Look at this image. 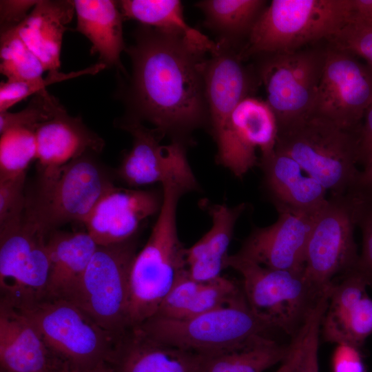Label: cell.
<instances>
[{"label": "cell", "mask_w": 372, "mask_h": 372, "mask_svg": "<svg viewBox=\"0 0 372 372\" xmlns=\"http://www.w3.org/2000/svg\"><path fill=\"white\" fill-rule=\"evenodd\" d=\"M125 51L132 65L126 96L130 118L148 121L162 136L184 143L192 131L209 125L207 53L181 37L143 25Z\"/></svg>", "instance_id": "1"}, {"label": "cell", "mask_w": 372, "mask_h": 372, "mask_svg": "<svg viewBox=\"0 0 372 372\" xmlns=\"http://www.w3.org/2000/svg\"><path fill=\"white\" fill-rule=\"evenodd\" d=\"M161 185L163 200L157 220L131 267L130 320L132 327L156 313L178 275L187 268L186 248L177 231V208L185 194L197 189V180L187 165Z\"/></svg>", "instance_id": "2"}, {"label": "cell", "mask_w": 372, "mask_h": 372, "mask_svg": "<svg viewBox=\"0 0 372 372\" xmlns=\"http://www.w3.org/2000/svg\"><path fill=\"white\" fill-rule=\"evenodd\" d=\"M360 130L311 114L278 128L276 148L293 158L331 196L351 191L360 163Z\"/></svg>", "instance_id": "3"}, {"label": "cell", "mask_w": 372, "mask_h": 372, "mask_svg": "<svg viewBox=\"0 0 372 372\" xmlns=\"http://www.w3.org/2000/svg\"><path fill=\"white\" fill-rule=\"evenodd\" d=\"M353 0H273L239 50L242 59L293 52L329 41L351 21Z\"/></svg>", "instance_id": "4"}, {"label": "cell", "mask_w": 372, "mask_h": 372, "mask_svg": "<svg viewBox=\"0 0 372 372\" xmlns=\"http://www.w3.org/2000/svg\"><path fill=\"white\" fill-rule=\"evenodd\" d=\"M114 186L102 167L85 153L54 171L41 174L35 194L26 200L23 220L45 236L68 223H83Z\"/></svg>", "instance_id": "5"}, {"label": "cell", "mask_w": 372, "mask_h": 372, "mask_svg": "<svg viewBox=\"0 0 372 372\" xmlns=\"http://www.w3.org/2000/svg\"><path fill=\"white\" fill-rule=\"evenodd\" d=\"M13 308L29 320L69 372L106 362L119 339L65 299L44 297Z\"/></svg>", "instance_id": "6"}, {"label": "cell", "mask_w": 372, "mask_h": 372, "mask_svg": "<svg viewBox=\"0 0 372 372\" xmlns=\"http://www.w3.org/2000/svg\"><path fill=\"white\" fill-rule=\"evenodd\" d=\"M137 326L157 340L205 356L242 347L272 329L251 310L245 297L194 318L152 316Z\"/></svg>", "instance_id": "7"}, {"label": "cell", "mask_w": 372, "mask_h": 372, "mask_svg": "<svg viewBox=\"0 0 372 372\" xmlns=\"http://www.w3.org/2000/svg\"><path fill=\"white\" fill-rule=\"evenodd\" d=\"M135 238L98 246L82 277L65 300L120 338L130 320V276L136 255Z\"/></svg>", "instance_id": "8"}, {"label": "cell", "mask_w": 372, "mask_h": 372, "mask_svg": "<svg viewBox=\"0 0 372 372\" xmlns=\"http://www.w3.org/2000/svg\"><path fill=\"white\" fill-rule=\"evenodd\" d=\"M227 267L242 277V291L251 310L269 324L292 336L309 310L322 293H318L304 272L273 269L235 254Z\"/></svg>", "instance_id": "9"}, {"label": "cell", "mask_w": 372, "mask_h": 372, "mask_svg": "<svg viewBox=\"0 0 372 372\" xmlns=\"http://www.w3.org/2000/svg\"><path fill=\"white\" fill-rule=\"evenodd\" d=\"M358 198L353 193L331 196L318 211L307 245L304 275L319 294L340 273L355 269L359 254L354 238Z\"/></svg>", "instance_id": "10"}, {"label": "cell", "mask_w": 372, "mask_h": 372, "mask_svg": "<svg viewBox=\"0 0 372 372\" xmlns=\"http://www.w3.org/2000/svg\"><path fill=\"white\" fill-rule=\"evenodd\" d=\"M325 52L326 48H304L261 56L256 74L278 128L313 113Z\"/></svg>", "instance_id": "11"}, {"label": "cell", "mask_w": 372, "mask_h": 372, "mask_svg": "<svg viewBox=\"0 0 372 372\" xmlns=\"http://www.w3.org/2000/svg\"><path fill=\"white\" fill-rule=\"evenodd\" d=\"M50 267L45 235L23 218L0 227L1 302L17 307L44 298Z\"/></svg>", "instance_id": "12"}, {"label": "cell", "mask_w": 372, "mask_h": 372, "mask_svg": "<svg viewBox=\"0 0 372 372\" xmlns=\"http://www.w3.org/2000/svg\"><path fill=\"white\" fill-rule=\"evenodd\" d=\"M349 52L329 46L313 114L351 130H360L372 101V68Z\"/></svg>", "instance_id": "13"}, {"label": "cell", "mask_w": 372, "mask_h": 372, "mask_svg": "<svg viewBox=\"0 0 372 372\" xmlns=\"http://www.w3.org/2000/svg\"><path fill=\"white\" fill-rule=\"evenodd\" d=\"M278 128L274 114L266 103L253 96L243 99L232 112L227 127L215 142L216 160L235 176L243 177L259 165L261 156L276 147Z\"/></svg>", "instance_id": "14"}, {"label": "cell", "mask_w": 372, "mask_h": 372, "mask_svg": "<svg viewBox=\"0 0 372 372\" xmlns=\"http://www.w3.org/2000/svg\"><path fill=\"white\" fill-rule=\"evenodd\" d=\"M276 207L277 220L252 230L236 254L267 268L304 271L307 245L320 209L311 213Z\"/></svg>", "instance_id": "15"}, {"label": "cell", "mask_w": 372, "mask_h": 372, "mask_svg": "<svg viewBox=\"0 0 372 372\" xmlns=\"http://www.w3.org/2000/svg\"><path fill=\"white\" fill-rule=\"evenodd\" d=\"M216 43L205 73L209 125L214 141L225 132L236 105L251 96L258 80L257 74L244 64L238 48L221 41Z\"/></svg>", "instance_id": "16"}, {"label": "cell", "mask_w": 372, "mask_h": 372, "mask_svg": "<svg viewBox=\"0 0 372 372\" xmlns=\"http://www.w3.org/2000/svg\"><path fill=\"white\" fill-rule=\"evenodd\" d=\"M163 195L156 192L115 185L96 203L83 224L98 246L134 238L141 223L158 213Z\"/></svg>", "instance_id": "17"}, {"label": "cell", "mask_w": 372, "mask_h": 372, "mask_svg": "<svg viewBox=\"0 0 372 372\" xmlns=\"http://www.w3.org/2000/svg\"><path fill=\"white\" fill-rule=\"evenodd\" d=\"M132 136V146L118 169V176L130 187L163 183L170 175L188 163L185 143L172 141L161 145L163 136L141 121L129 117L120 123Z\"/></svg>", "instance_id": "18"}, {"label": "cell", "mask_w": 372, "mask_h": 372, "mask_svg": "<svg viewBox=\"0 0 372 372\" xmlns=\"http://www.w3.org/2000/svg\"><path fill=\"white\" fill-rule=\"evenodd\" d=\"M366 280L352 270L331 286L321 330L326 341L346 342L360 347L372 334V299Z\"/></svg>", "instance_id": "19"}, {"label": "cell", "mask_w": 372, "mask_h": 372, "mask_svg": "<svg viewBox=\"0 0 372 372\" xmlns=\"http://www.w3.org/2000/svg\"><path fill=\"white\" fill-rule=\"evenodd\" d=\"M206 358L157 340L135 326L117 340L106 362L114 372H199Z\"/></svg>", "instance_id": "20"}, {"label": "cell", "mask_w": 372, "mask_h": 372, "mask_svg": "<svg viewBox=\"0 0 372 372\" xmlns=\"http://www.w3.org/2000/svg\"><path fill=\"white\" fill-rule=\"evenodd\" d=\"M1 372H69L29 320L0 303Z\"/></svg>", "instance_id": "21"}, {"label": "cell", "mask_w": 372, "mask_h": 372, "mask_svg": "<svg viewBox=\"0 0 372 372\" xmlns=\"http://www.w3.org/2000/svg\"><path fill=\"white\" fill-rule=\"evenodd\" d=\"M265 186L276 207L317 212L328 202L327 189L290 156L275 149L259 160Z\"/></svg>", "instance_id": "22"}, {"label": "cell", "mask_w": 372, "mask_h": 372, "mask_svg": "<svg viewBox=\"0 0 372 372\" xmlns=\"http://www.w3.org/2000/svg\"><path fill=\"white\" fill-rule=\"evenodd\" d=\"M37 156L41 174L50 172L87 152L99 153L104 141L65 110L41 124L35 131Z\"/></svg>", "instance_id": "23"}, {"label": "cell", "mask_w": 372, "mask_h": 372, "mask_svg": "<svg viewBox=\"0 0 372 372\" xmlns=\"http://www.w3.org/2000/svg\"><path fill=\"white\" fill-rule=\"evenodd\" d=\"M245 297L242 289L226 277L208 282L192 278L186 269L178 275L153 316L184 320L227 306Z\"/></svg>", "instance_id": "24"}, {"label": "cell", "mask_w": 372, "mask_h": 372, "mask_svg": "<svg viewBox=\"0 0 372 372\" xmlns=\"http://www.w3.org/2000/svg\"><path fill=\"white\" fill-rule=\"evenodd\" d=\"M209 214L212 225L195 244L186 248L187 269L196 280L208 282L221 276L227 268L231 243L236 223L245 209V203L229 207L225 203H202Z\"/></svg>", "instance_id": "25"}, {"label": "cell", "mask_w": 372, "mask_h": 372, "mask_svg": "<svg viewBox=\"0 0 372 372\" xmlns=\"http://www.w3.org/2000/svg\"><path fill=\"white\" fill-rule=\"evenodd\" d=\"M74 1L39 0L17 27L18 33L48 72H58L63 37L74 14Z\"/></svg>", "instance_id": "26"}, {"label": "cell", "mask_w": 372, "mask_h": 372, "mask_svg": "<svg viewBox=\"0 0 372 372\" xmlns=\"http://www.w3.org/2000/svg\"><path fill=\"white\" fill-rule=\"evenodd\" d=\"M47 246L50 267L45 297L65 299L87 267L98 245L85 231L54 230Z\"/></svg>", "instance_id": "27"}, {"label": "cell", "mask_w": 372, "mask_h": 372, "mask_svg": "<svg viewBox=\"0 0 372 372\" xmlns=\"http://www.w3.org/2000/svg\"><path fill=\"white\" fill-rule=\"evenodd\" d=\"M77 24L76 31L91 42V52L99 55L100 63L123 71L120 60L125 50L123 37V17L118 1L111 0L74 1Z\"/></svg>", "instance_id": "28"}, {"label": "cell", "mask_w": 372, "mask_h": 372, "mask_svg": "<svg viewBox=\"0 0 372 372\" xmlns=\"http://www.w3.org/2000/svg\"><path fill=\"white\" fill-rule=\"evenodd\" d=\"M118 5L123 19L181 37L209 54L217 48L216 42L186 22L180 1L123 0Z\"/></svg>", "instance_id": "29"}, {"label": "cell", "mask_w": 372, "mask_h": 372, "mask_svg": "<svg viewBox=\"0 0 372 372\" xmlns=\"http://www.w3.org/2000/svg\"><path fill=\"white\" fill-rule=\"evenodd\" d=\"M262 0H203L196 3L205 16V25L221 41L238 48L247 39L256 20L267 5Z\"/></svg>", "instance_id": "30"}, {"label": "cell", "mask_w": 372, "mask_h": 372, "mask_svg": "<svg viewBox=\"0 0 372 372\" xmlns=\"http://www.w3.org/2000/svg\"><path fill=\"white\" fill-rule=\"evenodd\" d=\"M287 351L288 345L262 335L242 347L207 356L199 372H265L281 363Z\"/></svg>", "instance_id": "31"}, {"label": "cell", "mask_w": 372, "mask_h": 372, "mask_svg": "<svg viewBox=\"0 0 372 372\" xmlns=\"http://www.w3.org/2000/svg\"><path fill=\"white\" fill-rule=\"evenodd\" d=\"M331 287L320 294L288 345L289 372H319V334L328 306Z\"/></svg>", "instance_id": "32"}, {"label": "cell", "mask_w": 372, "mask_h": 372, "mask_svg": "<svg viewBox=\"0 0 372 372\" xmlns=\"http://www.w3.org/2000/svg\"><path fill=\"white\" fill-rule=\"evenodd\" d=\"M0 71L7 81H29L42 77L45 69L20 37L17 28L1 31Z\"/></svg>", "instance_id": "33"}, {"label": "cell", "mask_w": 372, "mask_h": 372, "mask_svg": "<svg viewBox=\"0 0 372 372\" xmlns=\"http://www.w3.org/2000/svg\"><path fill=\"white\" fill-rule=\"evenodd\" d=\"M36 156L35 131L21 127L5 130L0 138V179L25 174Z\"/></svg>", "instance_id": "34"}, {"label": "cell", "mask_w": 372, "mask_h": 372, "mask_svg": "<svg viewBox=\"0 0 372 372\" xmlns=\"http://www.w3.org/2000/svg\"><path fill=\"white\" fill-rule=\"evenodd\" d=\"M64 110L56 98L50 95L46 89L43 90L34 94L28 105L21 111L0 112V133L16 127L36 131L41 124Z\"/></svg>", "instance_id": "35"}, {"label": "cell", "mask_w": 372, "mask_h": 372, "mask_svg": "<svg viewBox=\"0 0 372 372\" xmlns=\"http://www.w3.org/2000/svg\"><path fill=\"white\" fill-rule=\"evenodd\" d=\"M105 68V65L99 62L85 69L69 73L48 72L45 78L41 77L33 81L1 82L0 84V112L8 111L18 102L45 90L49 85L85 74H95Z\"/></svg>", "instance_id": "36"}, {"label": "cell", "mask_w": 372, "mask_h": 372, "mask_svg": "<svg viewBox=\"0 0 372 372\" xmlns=\"http://www.w3.org/2000/svg\"><path fill=\"white\" fill-rule=\"evenodd\" d=\"M358 198L357 225L362 232V250L354 269L372 286V195Z\"/></svg>", "instance_id": "37"}, {"label": "cell", "mask_w": 372, "mask_h": 372, "mask_svg": "<svg viewBox=\"0 0 372 372\" xmlns=\"http://www.w3.org/2000/svg\"><path fill=\"white\" fill-rule=\"evenodd\" d=\"M329 45L364 59L372 68V27L349 23L328 41Z\"/></svg>", "instance_id": "38"}, {"label": "cell", "mask_w": 372, "mask_h": 372, "mask_svg": "<svg viewBox=\"0 0 372 372\" xmlns=\"http://www.w3.org/2000/svg\"><path fill=\"white\" fill-rule=\"evenodd\" d=\"M25 180V173L0 179V227L22 218L26 203Z\"/></svg>", "instance_id": "39"}, {"label": "cell", "mask_w": 372, "mask_h": 372, "mask_svg": "<svg viewBox=\"0 0 372 372\" xmlns=\"http://www.w3.org/2000/svg\"><path fill=\"white\" fill-rule=\"evenodd\" d=\"M331 372H365L360 347L346 342L336 344L331 359Z\"/></svg>", "instance_id": "40"}, {"label": "cell", "mask_w": 372, "mask_h": 372, "mask_svg": "<svg viewBox=\"0 0 372 372\" xmlns=\"http://www.w3.org/2000/svg\"><path fill=\"white\" fill-rule=\"evenodd\" d=\"M37 1L3 0L0 1L1 31L17 27L28 15Z\"/></svg>", "instance_id": "41"}, {"label": "cell", "mask_w": 372, "mask_h": 372, "mask_svg": "<svg viewBox=\"0 0 372 372\" xmlns=\"http://www.w3.org/2000/svg\"><path fill=\"white\" fill-rule=\"evenodd\" d=\"M372 155V101L368 107L360 133V163L363 165Z\"/></svg>", "instance_id": "42"}, {"label": "cell", "mask_w": 372, "mask_h": 372, "mask_svg": "<svg viewBox=\"0 0 372 372\" xmlns=\"http://www.w3.org/2000/svg\"><path fill=\"white\" fill-rule=\"evenodd\" d=\"M360 170L354 187L349 192L363 196L372 195V155Z\"/></svg>", "instance_id": "43"}, {"label": "cell", "mask_w": 372, "mask_h": 372, "mask_svg": "<svg viewBox=\"0 0 372 372\" xmlns=\"http://www.w3.org/2000/svg\"><path fill=\"white\" fill-rule=\"evenodd\" d=\"M79 372H114V371L107 362H104L96 365L92 368Z\"/></svg>", "instance_id": "44"}, {"label": "cell", "mask_w": 372, "mask_h": 372, "mask_svg": "<svg viewBox=\"0 0 372 372\" xmlns=\"http://www.w3.org/2000/svg\"><path fill=\"white\" fill-rule=\"evenodd\" d=\"M280 364H281L280 367L278 369V370L276 372H289V367H290V362L287 356V353L285 359L282 361Z\"/></svg>", "instance_id": "45"}, {"label": "cell", "mask_w": 372, "mask_h": 372, "mask_svg": "<svg viewBox=\"0 0 372 372\" xmlns=\"http://www.w3.org/2000/svg\"><path fill=\"white\" fill-rule=\"evenodd\" d=\"M372 27V25H371Z\"/></svg>", "instance_id": "46"}]
</instances>
